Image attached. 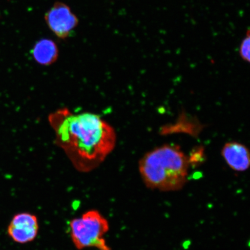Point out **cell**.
<instances>
[{
	"mask_svg": "<svg viewBox=\"0 0 250 250\" xmlns=\"http://www.w3.org/2000/svg\"><path fill=\"white\" fill-rule=\"evenodd\" d=\"M48 122L56 146L82 173L95 170L116 146L115 129L98 114L74 113L67 108H61L49 115Z\"/></svg>",
	"mask_w": 250,
	"mask_h": 250,
	"instance_id": "1",
	"label": "cell"
},
{
	"mask_svg": "<svg viewBox=\"0 0 250 250\" xmlns=\"http://www.w3.org/2000/svg\"><path fill=\"white\" fill-rule=\"evenodd\" d=\"M190 164L179 146L164 145L146 153L139 161V171L146 187L174 191L185 186Z\"/></svg>",
	"mask_w": 250,
	"mask_h": 250,
	"instance_id": "2",
	"label": "cell"
},
{
	"mask_svg": "<svg viewBox=\"0 0 250 250\" xmlns=\"http://www.w3.org/2000/svg\"><path fill=\"white\" fill-rule=\"evenodd\" d=\"M69 229L72 242L78 250H111L104 238L109 229L108 221L98 210L87 211L71 220Z\"/></svg>",
	"mask_w": 250,
	"mask_h": 250,
	"instance_id": "3",
	"label": "cell"
},
{
	"mask_svg": "<svg viewBox=\"0 0 250 250\" xmlns=\"http://www.w3.org/2000/svg\"><path fill=\"white\" fill-rule=\"evenodd\" d=\"M47 26L58 39L65 40L78 25V18L69 6L62 2L55 3L45 15Z\"/></svg>",
	"mask_w": 250,
	"mask_h": 250,
	"instance_id": "4",
	"label": "cell"
},
{
	"mask_svg": "<svg viewBox=\"0 0 250 250\" xmlns=\"http://www.w3.org/2000/svg\"><path fill=\"white\" fill-rule=\"evenodd\" d=\"M38 218L30 212H20L12 218L7 228V233L14 242L21 244L34 241L39 231Z\"/></svg>",
	"mask_w": 250,
	"mask_h": 250,
	"instance_id": "5",
	"label": "cell"
},
{
	"mask_svg": "<svg viewBox=\"0 0 250 250\" xmlns=\"http://www.w3.org/2000/svg\"><path fill=\"white\" fill-rule=\"evenodd\" d=\"M222 156L229 167L234 171H245L250 167V152L245 145L237 142L226 144Z\"/></svg>",
	"mask_w": 250,
	"mask_h": 250,
	"instance_id": "6",
	"label": "cell"
},
{
	"mask_svg": "<svg viewBox=\"0 0 250 250\" xmlns=\"http://www.w3.org/2000/svg\"><path fill=\"white\" fill-rule=\"evenodd\" d=\"M33 58L40 65L48 66L58 60L59 51L54 41L49 39H40L34 45L31 51Z\"/></svg>",
	"mask_w": 250,
	"mask_h": 250,
	"instance_id": "7",
	"label": "cell"
},
{
	"mask_svg": "<svg viewBox=\"0 0 250 250\" xmlns=\"http://www.w3.org/2000/svg\"><path fill=\"white\" fill-rule=\"evenodd\" d=\"M240 55L244 61L250 62V37L247 36L243 39L240 46Z\"/></svg>",
	"mask_w": 250,
	"mask_h": 250,
	"instance_id": "8",
	"label": "cell"
}]
</instances>
